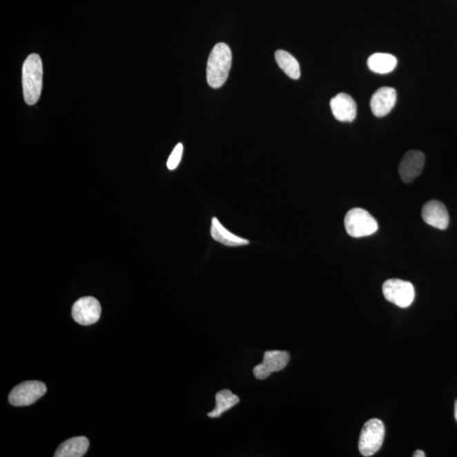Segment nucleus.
<instances>
[{
	"label": "nucleus",
	"instance_id": "f257e3e1",
	"mask_svg": "<svg viewBox=\"0 0 457 457\" xmlns=\"http://www.w3.org/2000/svg\"><path fill=\"white\" fill-rule=\"evenodd\" d=\"M43 63L40 56L32 54L22 66V87L26 103L35 106L39 102L43 88Z\"/></svg>",
	"mask_w": 457,
	"mask_h": 457
},
{
	"label": "nucleus",
	"instance_id": "f03ea898",
	"mask_svg": "<svg viewBox=\"0 0 457 457\" xmlns=\"http://www.w3.org/2000/svg\"><path fill=\"white\" fill-rule=\"evenodd\" d=\"M232 55L230 47L219 43L213 48L207 63V81L213 88L222 87L231 70Z\"/></svg>",
	"mask_w": 457,
	"mask_h": 457
},
{
	"label": "nucleus",
	"instance_id": "7ed1b4c3",
	"mask_svg": "<svg viewBox=\"0 0 457 457\" xmlns=\"http://www.w3.org/2000/svg\"><path fill=\"white\" fill-rule=\"evenodd\" d=\"M344 228L351 237H369L378 231V222L370 213L361 208L351 209L344 217Z\"/></svg>",
	"mask_w": 457,
	"mask_h": 457
},
{
	"label": "nucleus",
	"instance_id": "20e7f679",
	"mask_svg": "<svg viewBox=\"0 0 457 457\" xmlns=\"http://www.w3.org/2000/svg\"><path fill=\"white\" fill-rule=\"evenodd\" d=\"M385 429L383 422L373 418L363 425L359 439V451L363 456H372L380 451L385 440Z\"/></svg>",
	"mask_w": 457,
	"mask_h": 457
},
{
	"label": "nucleus",
	"instance_id": "39448f33",
	"mask_svg": "<svg viewBox=\"0 0 457 457\" xmlns=\"http://www.w3.org/2000/svg\"><path fill=\"white\" fill-rule=\"evenodd\" d=\"M383 294L387 301L402 309L411 306L415 298L413 284L399 279L387 280L383 284Z\"/></svg>",
	"mask_w": 457,
	"mask_h": 457
},
{
	"label": "nucleus",
	"instance_id": "423d86ee",
	"mask_svg": "<svg viewBox=\"0 0 457 457\" xmlns=\"http://www.w3.org/2000/svg\"><path fill=\"white\" fill-rule=\"evenodd\" d=\"M47 391L46 385L40 381H26L18 385L10 393L9 402L14 407L30 406Z\"/></svg>",
	"mask_w": 457,
	"mask_h": 457
},
{
	"label": "nucleus",
	"instance_id": "0eeeda50",
	"mask_svg": "<svg viewBox=\"0 0 457 457\" xmlns=\"http://www.w3.org/2000/svg\"><path fill=\"white\" fill-rule=\"evenodd\" d=\"M290 354L284 351H265L264 361L253 369V376L263 380L273 373L283 370L290 362Z\"/></svg>",
	"mask_w": 457,
	"mask_h": 457
},
{
	"label": "nucleus",
	"instance_id": "6e6552de",
	"mask_svg": "<svg viewBox=\"0 0 457 457\" xmlns=\"http://www.w3.org/2000/svg\"><path fill=\"white\" fill-rule=\"evenodd\" d=\"M101 305L93 297L81 298L75 302L72 308V317L81 325H92L99 320Z\"/></svg>",
	"mask_w": 457,
	"mask_h": 457
},
{
	"label": "nucleus",
	"instance_id": "1a4fd4ad",
	"mask_svg": "<svg viewBox=\"0 0 457 457\" xmlns=\"http://www.w3.org/2000/svg\"><path fill=\"white\" fill-rule=\"evenodd\" d=\"M425 163V155L418 150H411L405 153L399 166V174L403 182H413L422 173Z\"/></svg>",
	"mask_w": 457,
	"mask_h": 457
},
{
	"label": "nucleus",
	"instance_id": "9d476101",
	"mask_svg": "<svg viewBox=\"0 0 457 457\" xmlns=\"http://www.w3.org/2000/svg\"><path fill=\"white\" fill-rule=\"evenodd\" d=\"M397 93L395 88L383 87L373 93L370 100V108L376 117L387 115L395 107Z\"/></svg>",
	"mask_w": 457,
	"mask_h": 457
},
{
	"label": "nucleus",
	"instance_id": "9b49d317",
	"mask_svg": "<svg viewBox=\"0 0 457 457\" xmlns=\"http://www.w3.org/2000/svg\"><path fill=\"white\" fill-rule=\"evenodd\" d=\"M333 115L337 121H353L358 113V106L353 99L347 93H340L331 100Z\"/></svg>",
	"mask_w": 457,
	"mask_h": 457
},
{
	"label": "nucleus",
	"instance_id": "f8f14e48",
	"mask_svg": "<svg viewBox=\"0 0 457 457\" xmlns=\"http://www.w3.org/2000/svg\"><path fill=\"white\" fill-rule=\"evenodd\" d=\"M422 220L426 224L440 230L448 228L449 217L447 208L441 202L432 200L423 206L422 211Z\"/></svg>",
	"mask_w": 457,
	"mask_h": 457
},
{
	"label": "nucleus",
	"instance_id": "ddd939ff",
	"mask_svg": "<svg viewBox=\"0 0 457 457\" xmlns=\"http://www.w3.org/2000/svg\"><path fill=\"white\" fill-rule=\"evenodd\" d=\"M211 237L215 241L228 246H240L249 244V241L244 238L237 237L228 231L216 217L212 219Z\"/></svg>",
	"mask_w": 457,
	"mask_h": 457
},
{
	"label": "nucleus",
	"instance_id": "4468645a",
	"mask_svg": "<svg viewBox=\"0 0 457 457\" xmlns=\"http://www.w3.org/2000/svg\"><path fill=\"white\" fill-rule=\"evenodd\" d=\"M89 447V440L84 436L71 438L64 442L56 451L55 457H81Z\"/></svg>",
	"mask_w": 457,
	"mask_h": 457
},
{
	"label": "nucleus",
	"instance_id": "2eb2a0df",
	"mask_svg": "<svg viewBox=\"0 0 457 457\" xmlns=\"http://www.w3.org/2000/svg\"><path fill=\"white\" fill-rule=\"evenodd\" d=\"M397 59L394 55L376 53L368 59V66L371 71L377 74H388L394 70L397 66Z\"/></svg>",
	"mask_w": 457,
	"mask_h": 457
},
{
	"label": "nucleus",
	"instance_id": "dca6fc26",
	"mask_svg": "<svg viewBox=\"0 0 457 457\" xmlns=\"http://www.w3.org/2000/svg\"><path fill=\"white\" fill-rule=\"evenodd\" d=\"M275 59L277 63L284 73L291 79L298 80L301 76L299 63L294 56L288 52L279 50L275 52Z\"/></svg>",
	"mask_w": 457,
	"mask_h": 457
},
{
	"label": "nucleus",
	"instance_id": "f3484780",
	"mask_svg": "<svg viewBox=\"0 0 457 457\" xmlns=\"http://www.w3.org/2000/svg\"><path fill=\"white\" fill-rule=\"evenodd\" d=\"M215 399L216 407L215 409L208 414L209 418H219L224 411L231 409L240 402L239 397L228 389H223L217 393Z\"/></svg>",
	"mask_w": 457,
	"mask_h": 457
},
{
	"label": "nucleus",
	"instance_id": "a211bd4d",
	"mask_svg": "<svg viewBox=\"0 0 457 457\" xmlns=\"http://www.w3.org/2000/svg\"><path fill=\"white\" fill-rule=\"evenodd\" d=\"M182 153L183 145L182 144H178L176 145L173 152L171 153V156L168 157V159L167 161V167L168 170L173 171L177 168L179 162H181Z\"/></svg>",
	"mask_w": 457,
	"mask_h": 457
},
{
	"label": "nucleus",
	"instance_id": "6ab92c4d",
	"mask_svg": "<svg viewBox=\"0 0 457 457\" xmlns=\"http://www.w3.org/2000/svg\"><path fill=\"white\" fill-rule=\"evenodd\" d=\"M414 457H425L426 455H425V452H423L422 451H419V449H418V451L414 452Z\"/></svg>",
	"mask_w": 457,
	"mask_h": 457
},
{
	"label": "nucleus",
	"instance_id": "aec40b11",
	"mask_svg": "<svg viewBox=\"0 0 457 457\" xmlns=\"http://www.w3.org/2000/svg\"><path fill=\"white\" fill-rule=\"evenodd\" d=\"M455 418H456V420L457 422V400H456V405H455Z\"/></svg>",
	"mask_w": 457,
	"mask_h": 457
}]
</instances>
